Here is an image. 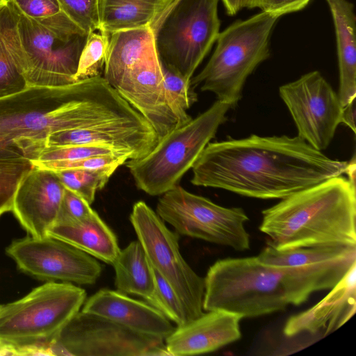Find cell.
Wrapping results in <instances>:
<instances>
[{
	"label": "cell",
	"mask_w": 356,
	"mask_h": 356,
	"mask_svg": "<svg viewBox=\"0 0 356 356\" xmlns=\"http://www.w3.org/2000/svg\"><path fill=\"white\" fill-rule=\"evenodd\" d=\"M26 58L16 13L8 0L0 1V97L27 87L23 76Z\"/></svg>",
	"instance_id": "23"
},
{
	"label": "cell",
	"mask_w": 356,
	"mask_h": 356,
	"mask_svg": "<svg viewBox=\"0 0 356 356\" xmlns=\"http://www.w3.org/2000/svg\"><path fill=\"white\" fill-rule=\"evenodd\" d=\"M0 355H17L16 350L0 341Z\"/></svg>",
	"instance_id": "42"
},
{
	"label": "cell",
	"mask_w": 356,
	"mask_h": 356,
	"mask_svg": "<svg viewBox=\"0 0 356 356\" xmlns=\"http://www.w3.org/2000/svg\"><path fill=\"white\" fill-rule=\"evenodd\" d=\"M6 254L18 269L40 280L61 281L81 285L94 284L102 264L91 255L50 236H28L13 241Z\"/></svg>",
	"instance_id": "14"
},
{
	"label": "cell",
	"mask_w": 356,
	"mask_h": 356,
	"mask_svg": "<svg viewBox=\"0 0 356 356\" xmlns=\"http://www.w3.org/2000/svg\"><path fill=\"white\" fill-rule=\"evenodd\" d=\"M167 0H98L99 31L113 33L149 27Z\"/></svg>",
	"instance_id": "25"
},
{
	"label": "cell",
	"mask_w": 356,
	"mask_h": 356,
	"mask_svg": "<svg viewBox=\"0 0 356 356\" xmlns=\"http://www.w3.org/2000/svg\"><path fill=\"white\" fill-rule=\"evenodd\" d=\"M355 302L356 262L322 300L289 318L284 334L293 337L302 332L314 334L325 330L327 334L351 318L355 312Z\"/></svg>",
	"instance_id": "20"
},
{
	"label": "cell",
	"mask_w": 356,
	"mask_h": 356,
	"mask_svg": "<svg viewBox=\"0 0 356 356\" xmlns=\"http://www.w3.org/2000/svg\"><path fill=\"white\" fill-rule=\"evenodd\" d=\"M334 26L338 58V96L343 108L356 97V17L348 0H325Z\"/></svg>",
	"instance_id": "21"
},
{
	"label": "cell",
	"mask_w": 356,
	"mask_h": 356,
	"mask_svg": "<svg viewBox=\"0 0 356 356\" xmlns=\"http://www.w3.org/2000/svg\"><path fill=\"white\" fill-rule=\"evenodd\" d=\"M229 104L216 100L208 109L159 140L153 149L125 164L136 186L149 195H161L179 185L225 121Z\"/></svg>",
	"instance_id": "9"
},
{
	"label": "cell",
	"mask_w": 356,
	"mask_h": 356,
	"mask_svg": "<svg viewBox=\"0 0 356 356\" xmlns=\"http://www.w3.org/2000/svg\"><path fill=\"white\" fill-rule=\"evenodd\" d=\"M155 53L149 27L113 33L109 35L103 77L114 88L129 69Z\"/></svg>",
	"instance_id": "24"
},
{
	"label": "cell",
	"mask_w": 356,
	"mask_h": 356,
	"mask_svg": "<svg viewBox=\"0 0 356 356\" xmlns=\"http://www.w3.org/2000/svg\"><path fill=\"white\" fill-rule=\"evenodd\" d=\"M105 155L127 156L120 152L101 146L70 145L62 147H47L40 152L39 156L35 161H72L96 156Z\"/></svg>",
	"instance_id": "33"
},
{
	"label": "cell",
	"mask_w": 356,
	"mask_h": 356,
	"mask_svg": "<svg viewBox=\"0 0 356 356\" xmlns=\"http://www.w3.org/2000/svg\"><path fill=\"white\" fill-rule=\"evenodd\" d=\"M85 290L69 282L49 281L24 297L0 305V341L17 350L49 346L80 311Z\"/></svg>",
	"instance_id": "8"
},
{
	"label": "cell",
	"mask_w": 356,
	"mask_h": 356,
	"mask_svg": "<svg viewBox=\"0 0 356 356\" xmlns=\"http://www.w3.org/2000/svg\"><path fill=\"white\" fill-rule=\"evenodd\" d=\"M249 2H250V0H240L241 9L243 8H248Z\"/></svg>",
	"instance_id": "44"
},
{
	"label": "cell",
	"mask_w": 356,
	"mask_h": 356,
	"mask_svg": "<svg viewBox=\"0 0 356 356\" xmlns=\"http://www.w3.org/2000/svg\"><path fill=\"white\" fill-rule=\"evenodd\" d=\"M116 291L147 300L154 288V274L138 240L120 250L112 264Z\"/></svg>",
	"instance_id": "26"
},
{
	"label": "cell",
	"mask_w": 356,
	"mask_h": 356,
	"mask_svg": "<svg viewBox=\"0 0 356 356\" xmlns=\"http://www.w3.org/2000/svg\"><path fill=\"white\" fill-rule=\"evenodd\" d=\"M129 160L126 156L105 155L96 156L72 161H32L34 165L51 170L65 169L95 170L106 168H116L124 164Z\"/></svg>",
	"instance_id": "35"
},
{
	"label": "cell",
	"mask_w": 356,
	"mask_h": 356,
	"mask_svg": "<svg viewBox=\"0 0 356 356\" xmlns=\"http://www.w3.org/2000/svg\"><path fill=\"white\" fill-rule=\"evenodd\" d=\"M116 169L112 167L95 170L65 169L53 171L65 188L76 193L91 204L96 192L104 187Z\"/></svg>",
	"instance_id": "28"
},
{
	"label": "cell",
	"mask_w": 356,
	"mask_h": 356,
	"mask_svg": "<svg viewBox=\"0 0 356 356\" xmlns=\"http://www.w3.org/2000/svg\"><path fill=\"white\" fill-rule=\"evenodd\" d=\"M53 355H169L163 339L133 331L106 317L79 311L51 342Z\"/></svg>",
	"instance_id": "12"
},
{
	"label": "cell",
	"mask_w": 356,
	"mask_h": 356,
	"mask_svg": "<svg viewBox=\"0 0 356 356\" xmlns=\"http://www.w3.org/2000/svg\"><path fill=\"white\" fill-rule=\"evenodd\" d=\"M114 88L150 124L159 140L189 122L177 114L170 102L156 53L129 69Z\"/></svg>",
	"instance_id": "15"
},
{
	"label": "cell",
	"mask_w": 356,
	"mask_h": 356,
	"mask_svg": "<svg viewBox=\"0 0 356 356\" xmlns=\"http://www.w3.org/2000/svg\"><path fill=\"white\" fill-rule=\"evenodd\" d=\"M24 15L41 18L51 16L61 11L58 0H8Z\"/></svg>",
	"instance_id": "37"
},
{
	"label": "cell",
	"mask_w": 356,
	"mask_h": 356,
	"mask_svg": "<svg viewBox=\"0 0 356 356\" xmlns=\"http://www.w3.org/2000/svg\"><path fill=\"white\" fill-rule=\"evenodd\" d=\"M241 316L223 310L203 313L181 326L165 339L172 356L195 355L211 353L238 340L241 337Z\"/></svg>",
	"instance_id": "18"
},
{
	"label": "cell",
	"mask_w": 356,
	"mask_h": 356,
	"mask_svg": "<svg viewBox=\"0 0 356 356\" xmlns=\"http://www.w3.org/2000/svg\"><path fill=\"white\" fill-rule=\"evenodd\" d=\"M279 95L296 127L298 136L322 152L341 123L338 94L318 71L303 74L279 88Z\"/></svg>",
	"instance_id": "13"
},
{
	"label": "cell",
	"mask_w": 356,
	"mask_h": 356,
	"mask_svg": "<svg viewBox=\"0 0 356 356\" xmlns=\"http://www.w3.org/2000/svg\"><path fill=\"white\" fill-rule=\"evenodd\" d=\"M356 255L300 267L264 264L257 257L216 261L204 278V311L223 310L250 318L298 305L318 291L334 287Z\"/></svg>",
	"instance_id": "3"
},
{
	"label": "cell",
	"mask_w": 356,
	"mask_h": 356,
	"mask_svg": "<svg viewBox=\"0 0 356 356\" xmlns=\"http://www.w3.org/2000/svg\"><path fill=\"white\" fill-rule=\"evenodd\" d=\"M152 269L154 274V288L152 295L146 300L147 302L177 326L188 323L189 320L186 309L179 296L168 282L153 268Z\"/></svg>",
	"instance_id": "30"
},
{
	"label": "cell",
	"mask_w": 356,
	"mask_h": 356,
	"mask_svg": "<svg viewBox=\"0 0 356 356\" xmlns=\"http://www.w3.org/2000/svg\"><path fill=\"white\" fill-rule=\"evenodd\" d=\"M161 195L156 213L178 234L238 251L250 248V235L245 227L248 217L242 208L220 206L179 185Z\"/></svg>",
	"instance_id": "10"
},
{
	"label": "cell",
	"mask_w": 356,
	"mask_h": 356,
	"mask_svg": "<svg viewBox=\"0 0 356 356\" xmlns=\"http://www.w3.org/2000/svg\"><path fill=\"white\" fill-rule=\"evenodd\" d=\"M93 211L90 204L83 197L72 191L65 188L56 222L81 220L90 214Z\"/></svg>",
	"instance_id": "36"
},
{
	"label": "cell",
	"mask_w": 356,
	"mask_h": 356,
	"mask_svg": "<svg viewBox=\"0 0 356 356\" xmlns=\"http://www.w3.org/2000/svg\"><path fill=\"white\" fill-rule=\"evenodd\" d=\"M262 211L261 232L279 250L310 245H356V191L337 176L294 193Z\"/></svg>",
	"instance_id": "4"
},
{
	"label": "cell",
	"mask_w": 356,
	"mask_h": 356,
	"mask_svg": "<svg viewBox=\"0 0 356 356\" xmlns=\"http://www.w3.org/2000/svg\"><path fill=\"white\" fill-rule=\"evenodd\" d=\"M61 10L90 34L99 31L98 0H58Z\"/></svg>",
	"instance_id": "34"
},
{
	"label": "cell",
	"mask_w": 356,
	"mask_h": 356,
	"mask_svg": "<svg viewBox=\"0 0 356 356\" xmlns=\"http://www.w3.org/2000/svg\"><path fill=\"white\" fill-rule=\"evenodd\" d=\"M109 42V35L101 32L89 34L80 56L74 76L76 81L101 76L104 71Z\"/></svg>",
	"instance_id": "31"
},
{
	"label": "cell",
	"mask_w": 356,
	"mask_h": 356,
	"mask_svg": "<svg viewBox=\"0 0 356 356\" xmlns=\"http://www.w3.org/2000/svg\"><path fill=\"white\" fill-rule=\"evenodd\" d=\"M311 0H263L260 6L265 11L279 17L305 8Z\"/></svg>",
	"instance_id": "38"
},
{
	"label": "cell",
	"mask_w": 356,
	"mask_h": 356,
	"mask_svg": "<svg viewBox=\"0 0 356 356\" xmlns=\"http://www.w3.org/2000/svg\"><path fill=\"white\" fill-rule=\"evenodd\" d=\"M130 221L152 267L172 286L181 300L190 321L204 312V279L183 258L179 234L145 202L134 204Z\"/></svg>",
	"instance_id": "11"
},
{
	"label": "cell",
	"mask_w": 356,
	"mask_h": 356,
	"mask_svg": "<svg viewBox=\"0 0 356 356\" xmlns=\"http://www.w3.org/2000/svg\"><path fill=\"white\" fill-rule=\"evenodd\" d=\"M48 236L111 265L120 250L115 234L95 211L81 220L56 222Z\"/></svg>",
	"instance_id": "22"
},
{
	"label": "cell",
	"mask_w": 356,
	"mask_h": 356,
	"mask_svg": "<svg viewBox=\"0 0 356 356\" xmlns=\"http://www.w3.org/2000/svg\"><path fill=\"white\" fill-rule=\"evenodd\" d=\"M65 191L54 171L34 165L20 183L12 211L31 236L41 238L58 220Z\"/></svg>",
	"instance_id": "17"
},
{
	"label": "cell",
	"mask_w": 356,
	"mask_h": 356,
	"mask_svg": "<svg viewBox=\"0 0 356 356\" xmlns=\"http://www.w3.org/2000/svg\"><path fill=\"white\" fill-rule=\"evenodd\" d=\"M355 99L342 108L341 123L345 124L355 133Z\"/></svg>",
	"instance_id": "39"
},
{
	"label": "cell",
	"mask_w": 356,
	"mask_h": 356,
	"mask_svg": "<svg viewBox=\"0 0 356 356\" xmlns=\"http://www.w3.org/2000/svg\"><path fill=\"white\" fill-rule=\"evenodd\" d=\"M279 17L262 11L234 22L216 40L204 67L191 80L194 89L213 92L234 108L242 98L248 77L270 56V40Z\"/></svg>",
	"instance_id": "5"
},
{
	"label": "cell",
	"mask_w": 356,
	"mask_h": 356,
	"mask_svg": "<svg viewBox=\"0 0 356 356\" xmlns=\"http://www.w3.org/2000/svg\"><path fill=\"white\" fill-rule=\"evenodd\" d=\"M136 115L102 76L59 87L27 86L0 97V158L35 161L52 133Z\"/></svg>",
	"instance_id": "2"
},
{
	"label": "cell",
	"mask_w": 356,
	"mask_h": 356,
	"mask_svg": "<svg viewBox=\"0 0 356 356\" xmlns=\"http://www.w3.org/2000/svg\"><path fill=\"white\" fill-rule=\"evenodd\" d=\"M1 1V0H0Z\"/></svg>",
	"instance_id": "45"
},
{
	"label": "cell",
	"mask_w": 356,
	"mask_h": 356,
	"mask_svg": "<svg viewBox=\"0 0 356 356\" xmlns=\"http://www.w3.org/2000/svg\"><path fill=\"white\" fill-rule=\"evenodd\" d=\"M299 136H261L209 143L191 168V182L258 199H283L345 173Z\"/></svg>",
	"instance_id": "1"
},
{
	"label": "cell",
	"mask_w": 356,
	"mask_h": 356,
	"mask_svg": "<svg viewBox=\"0 0 356 356\" xmlns=\"http://www.w3.org/2000/svg\"><path fill=\"white\" fill-rule=\"evenodd\" d=\"M11 6L25 54L23 76L27 86L59 87L76 82L74 76L89 34L62 10L33 18Z\"/></svg>",
	"instance_id": "7"
},
{
	"label": "cell",
	"mask_w": 356,
	"mask_h": 356,
	"mask_svg": "<svg viewBox=\"0 0 356 356\" xmlns=\"http://www.w3.org/2000/svg\"><path fill=\"white\" fill-rule=\"evenodd\" d=\"M356 255V245L327 244L279 250L268 245L257 257L277 266L300 267L334 261Z\"/></svg>",
	"instance_id": "27"
},
{
	"label": "cell",
	"mask_w": 356,
	"mask_h": 356,
	"mask_svg": "<svg viewBox=\"0 0 356 356\" xmlns=\"http://www.w3.org/2000/svg\"><path fill=\"white\" fill-rule=\"evenodd\" d=\"M345 174L348 175V181L354 187H355V175H356V162L355 154H354L350 161L348 162L345 170Z\"/></svg>",
	"instance_id": "40"
},
{
	"label": "cell",
	"mask_w": 356,
	"mask_h": 356,
	"mask_svg": "<svg viewBox=\"0 0 356 356\" xmlns=\"http://www.w3.org/2000/svg\"><path fill=\"white\" fill-rule=\"evenodd\" d=\"M219 1H166L149 26L161 65L191 80L220 32Z\"/></svg>",
	"instance_id": "6"
},
{
	"label": "cell",
	"mask_w": 356,
	"mask_h": 356,
	"mask_svg": "<svg viewBox=\"0 0 356 356\" xmlns=\"http://www.w3.org/2000/svg\"><path fill=\"white\" fill-rule=\"evenodd\" d=\"M263 0H250L248 8H260Z\"/></svg>",
	"instance_id": "43"
},
{
	"label": "cell",
	"mask_w": 356,
	"mask_h": 356,
	"mask_svg": "<svg viewBox=\"0 0 356 356\" xmlns=\"http://www.w3.org/2000/svg\"><path fill=\"white\" fill-rule=\"evenodd\" d=\"M33 167L32 161L26 157L0 158V217L12 211L16 191Z\"/></svg>",
	"instance_id": "29"
},
{
	"label": "cell",
	"mask_w": 356,
	"mask_h": 356,
	"mask_svg": "<svg viewBox=\"0 0 356 356\" xmlns=\"http://www.w3.org/2000/svg\"><path fill=\"white\" fill-rule=\"evenodd\" d=\"M159 142L158 136L144 118L120 119L95 126L57 131L46 139L47 147L101 146L120 152L129 160L148 154Z\"/></svg>",
	"instance_id": "16"
},
{
	"label": "cell",
	"mask_w": 356,
	"mask_h": 356,
	"mask_svg": "<svg viewBox=\"0 0 356 356\" xmlns=\"http://www.w3.org/2000/svg\"><path fill=\"white\" fill-rule=\"evenodd\" d=\"M223 3L226 12L229 15H236L241 10L240 0H220Z\"/></svg>",
	"instance_id": "41"
},
{
	"label": "cell",
	"mask_w": 356,
	"mask_h": 356,
	"mask_svg": "<svg viewBox=\"0 0 356 356\" xmlns=\"http://www.w3.org/2000/svg\"><path fill=\"white\" fill-rule=\"evenodd\" d=\"M82 311L111 319L133 331L165 339L175 329L148 302L118 291L101 289L86 300Z\"/></svg>",
	"instance_id": "19"
},
{
	"label": "cell",
	"mask_w": 356,
	"mask_h": 356,
	"mask_svg": "<svg viewBox=\"0 0 356 356\" xmlns=\"http://www.w3.org/2000/svg\"><path fill=\"white\" fill-rule=\"evenodd\" d=\"M161 65L164 88L172 106L183 120L190 121L192 118L186 110L197 101V95L191 87V81Z\"/></svg>",
	"instance_id": "32"
}]
</instances>
